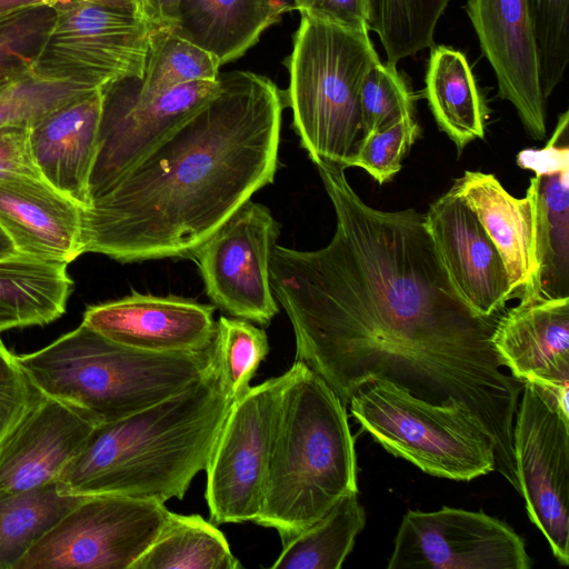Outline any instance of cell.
Instances as JSON below:
<instances>
[{
    "instance_id": "44dd1931",
    "label": "cell",
    "mask_w": 569,
    "mask_h": 569,
    "mask_svg": "<svg viewBox=\"0 0 569 569\" xmlns=\"http://www.w3.org/2000/svg\"><path fill=\"white\" fill-rule=\"evenodd\" d=\"M82 209L43 179L0 181V226L19 253L72 262L83 253Z\"/></svg>"
},
{
    "instance_id": "d6a6232c",
    "label": "cell",
    "mask_w": 569,
    "mask_h": 569,
    "mask_svg": "<svg viewBox=\"0 0 569 569\" xmlns=\"http://www.w3.org/2000/svg\"><path fill=\"white\" fill-rule=\"evenodd\" d=\"M213 349L223 389L233 401L248 390L270 347L262 328L246 319L221 316L216 321Z\"/></svg>"
},
{
    "instance_id": "1f68e13d",
    "label": "cell",
    "mask_w": 569,
    "mask_h": 569,
    "mask_svg": "<svg viewBox=\"0 0 569 569\" xmlns=\"http://www.w3.org/2000/svg\"><path fill=\"white\" fill-rule=\"evenodd\" d=\"M93 90L83 84L50 79L31 66L0 81V128H30L39 120Z\"/></svg>"
},
{
    "instance_id": "4316f807",
    "label": "cell",
    "mask_w": 569,
    "mask_h": 569,
    "mask_svg": "<svg viewBox=\"0 0 569 569\" xmlns=\"http://www.w3.org/2000/svg\"><path fill=\"white\" fill-rule=\"evenodd\" d=\"M227 538L200 515L169 511L158 536L131 569H238Z\"/></svg>"
},
{
    "instance_id": "9c48e42d",
    "label": "cell",
    "mask_w": 569,
    "mask_h": 569,
    "mask_svg": "<svg viewBox=\"0 0 569 569\" xmlns=\"http://www.w3.org/2000/svg\"><path fill=\"white\" fill-rule=\"evenodd\" d=\"M164 502L119 493L84 496L16 569H131L158 536Z\"/></svg>"
},
{
    "instance_id": "603a6c76",
    "label": "cell",
    "mask_w": 569,
    "mask_h": 569,
    "mask_svg": "<svg viewBox=\"0 0 569 569\" xmlns=\"http://www.w3.org/2000/svg\"><path fill=\"white\" fill-rule=\"evenodd\" d=\"M451 189L475 213L498 249L512 293L533 280L535 220L530 196L512 197L491 173L465 171Z\"/></svg>"
},
{
    "instance_id": "f35d334b",
    "label": "cell",
    "mask_w": 569,
    "mask_h": 569,
    "mask_svg": "<svg viewBox=\"0 0 569 569\" xmlns=\"http://www.w3.org/2000/svg\"><path fill=\"white\" fill-rule=\"evenodd\" d=\"M293 8L312 19L351 29L368 28L367 0H293Z\"/></svg>"
},
{
    "instance_id": "277c9868",
    "label": "cell",
    "mask_w": 569,
    "mask_h": 569,
    "mask_svg": "<svg viewBox=\"0 0 569 569\" xmlns=\"http://www.w3.org/2000/svg\"><path fill=\"white\" fill-rule=\"evenodd\" d=\"M346 408L320 376L293 362L282 389L263 503L254 520L274 529L281 542L316 522L343 496L358 492Z\"/></svg>"
},
{
    "instance_id": "f1b7e54d",
    "label": "cell",
    "mask_w": 569,
    "mask_h": 569,
    "mask_svg": "<svg viewBox=\"0 0 569 569\" xmlns=\"http://www.w3.org/2000/svg\"><path fill=\"white\" fill-rule=\"evenodd\" d=\"M83 497L61 492L56 481L0 497V569H16L24 555Z\"/></svg>"
},
{
    "instance_id": "9a60e30c",
    "label": "cell",
    "mask_w": 569,
    "mask_h": 569,
    "mask_svg": "<svg viewBox=\"0 0 569 569\" xmlns=\"http://www.w3.org/2000/svg\"><path fill=\"white\" fill-rule=\"evenodd\" d=\"M465 9L496 74L499 98L513 106L532 139H545L547 99L530 0H467Z\"/></svg>"
},
{
    "instance_id": "ffe728a7",
    "label": "cell",
    "mask_w": 569,
    "mask_h": 569,
    "mask_svg": "<svg viewBox=\"0 0 569 569\" xmlns=\"http://www.w3.org/2000/svg\"><path fill=\"white\" fill-rule=\"evenodd\" d=\"M97 426L81 409L43 396L0 441V497L56 481Z\"/></svg>"
},
{
    "instance_id": "5bb4252c",
    "label": "cell",
    "mask_w": 569,
    "mask_h": 569,
    "mask_svg": "<svg viewBox=\"0 0 569 569\" xmlns=\"http://www.w3.org/2000/svg\"><path fill=\"white\" fill-rule=\"evenodd\" d=\"M525 540L482 511L442 507L405 513L388 569H529Z\"/></svg>"
},
{
    "instance_id": "7a4b0ae2",
    "label": "cell",
    "mask_w": 569,
    "mask_h": 569,
    "mask_svg": "<svg viewBox=\"0 0 569 569\" xmlns=\"http://www.w3.org/2000/svg\"><path fill=\"white\" fill-rule=\"evenodd\" d=\"M219 80L212 99L82 209L83 253L122 263L191 258L273 182L284 91L250 71Z\"/></svg>"
},
{
    "instance_id": "7c38bea8",
    "label": "cell",
    "mask_w": 569,
    "mask_h": 569,
    "mask_svg": "<svg viewBox=\"0 0 569 569\" xmlns=\"http://www.w3.org/2000/svg\"><path fill=\"white\" fill-rule=\"evenodd\" d=\"M281 226L251 199L191 254L214 307L268 327L279 312L270 286V260Z\"/></svg>"
},
{
    "instance_id": "cb8c5ba5",
    "label": "cell",
    "mask_w": 569,
    "mask_h": 569,
    "mask_svg": "<svg viewBox=\"0 0 569 569\" xmlns=\"http://www.w3.org/2000/svg\"><path fill=\"white\" fill-rule=\"evenodd\" d=\"M286 9L282 0H181L172 29L221 67L242 57Z\"/></svg>"
},
{
    "instance_id": "836d02e7",
    "label": "cell",
    "mask_w": 569,
    "mask_h": 569,
    "mask_svg": "<svg viewBox=\"0 0 569 569\" xmlns=\"http://www.w3.org/2000/svg\"><path fill=\"white\" fill-rule=\"evenodd\" d=\"M362 136L386 128L407 114H413L415 96L397 67L378 61L360 89Z\"/></svg>"
},
{
    "instance_id": "5b68a950",
    "label": "cell",
    "mask_w": 569,
    "mask_h": 569,
    "mask_svg": "<svg viewBox=\"0 0 569 569\" xmlns=\"http://www.w3.org/2000/svg\"><path fill=\"white\" fill-rule=\"evenodd\" d=\"M203 351L150 352L118 343L81 322L17 361L47 397L70 403L98 425L141 411L184 389L212 365Z\"/></svg>"
},
{
    "instance_id": "d6986e66",
    "label": "cell",
    "mask_w": 569,
    "mask_h": 569,
    "mask_svg": "<svg viewBox=\"0 0 569 569\" xmlns=\"http://www.w3.org/2000/svg\"><path fill=\"white\" fill-rule=\"evenodd\" d=\"M426 227L456 289L479 315H500L513 295L502 258L468 206L450 188L425 214Z\"/></svg>"
},
{
    "instance_id": "ba28073f",
    "label": "cell",
    "mask_w": 569,
    "mask_h": 569,
    "mask_svg": "<svg viewBox=\"0 0 569 569\" xmlns=\"http://www.w3.org/2000/svg\"><path fill=\"white\" fill-rule=\"evenodd\" d=\"M51 7V23L30 64L36 73L92 89L142 78L150 23L90 0H63Z\"/></svg>"
},
{
    "instance_id": "d590c367",
    "label": "cell",
    "mask_w": 569,
    "mask_h": 569,
    "mask_svg": "<svg viewBox=\"0 0 569 569\" xmlns=\"http://www.w3.org/2000/svg\"><path fill=\"white\" fill-rule=\"evenodd\" d=\"M419 132L413 114H407L386 128L363 134L347 160L346 168H361L382 184L401 170V161Z\"/></svg>"
},
{
    "instance_id": "8fae6325",
    "label": "cell",
    "mask_w": 569,
    "mask_h": 569,
    "mask_svg": "<svg viewBox=\"0 0 569 569\" xmlns=\"http://www.w3.org/2000/svg\"><path fill=\"white\" fill-rule=\"evenodd\" d=\"M220 89L216 80L193 81L157 94L141 93L137 78L103 88L90 203L110 189L159 142Z\"/></svg>"
},
{
    "instance_id": "3957f363",
    "label": "cell",
    "mask_w": 569,
    "mask_h": 569,
    "mask_svg": "<svg viewBox=\"0 0 569 569\" xmlns=\"http://www.w3.org/2000/svg\"><path fill=\"white\" fill-rule=\"evenodd\" d=\"M231 402L214 353L210 368L181 391L98 425L58 475V488L74 496L181 500L196 475L204 471Z\"/></svg>"
},
{
    "instance_id": "ab89813d",
    "label": "cell",
    "mask_w": 569,
    "mask_h": 569,
    "mask_svg": "<svg viewBox=\"0 0 569 569\" xmlns=\"http://www.w3.org/2000/svg\"><path fill=\"white\" fill-rule=\"evenodd\" d=\"M63 0H0V20L42 6H53ZM110 8L138 16L147 21L140 0H90ZM148 22V21H147ZM149 23V22H148Z\"/></svg>"
},
{
    "instance_id": "60d3db41",
    "label": "cell",
    "mask_w": 569,
    "mask_h": 569,
    "mask_svg": "<svg viewBox=\"0 0 569 569\" xmlns=\"http://www.w3.org/2000/svg\"><path fill=\"white\" fill-rule=\"evenodd\" d=\"M181 0H140L147 21L153 27L172 28Z\"/></svg>"
},
{
    "instance_id": "e575fe53",
    "label": "cell",
    "mask_w": 569,
    "mask_h": 569,
    "mask_svg": "<svg viewBox=\"0 0 569 569\" xmlns=\"http://www.w3.org/2000/svg\"><path fill=\"white\" fill-rule=\"evenodd\" d=\"M546 99L562 81L569 62V0H530Z\"/></svg>"
},
{
    "instance_id": "484cf974",
    "label": "cell",
    "mask_w": 569,
    "mask_h": 569,
    "mask_svg": "<svg viewBox=\"0 0 569 569\" xmlns=\"http://www.w3.org/2000/svg\"><path fill=\"white\" fill-rule=\"evenodd\" d=\"M431 48L425 94L439 128L461 151L485 138L488 109L466 56L446 46Z\"/></svg>"
},
{
    "instance_id": "52a82bcc",
    "label": "cell",
    "mask_w": 569,
    "mask_h": 569,
    "mask_svg": "<svg viewBox=\"0 0 569 569\" xmlns=\"http://www.w3.org/2000/svg\"><path fill=\"white\" fill-rule=\"evenodd\" d=\"M348 406L388 452L428 475L469 481L495 471L493 441L460 401L435 405L377 380L361 387Z\"/></svg>"
},
{
    "instance_id": "7402d4cb",
    "label": "cell",
    "mask_w": 569,
    "mask_h": 569,
    "mask_svg": "<svg viewBox=\"0 0 569 569\" xmlns=\"http://www.w3.org/2000/svg\"><path fill=\"white\" fill-rule=\"evenodd\" d=\"M102 91L93 90L29 128L34 163L44 181L83 208L97 152Z\"/></svg>"
},
{
    "instance_id": "74e56055",
    "label": "cell",
    "mask_w": 569,
    "mask_h": 569,
    "mask_svg": "<svg viewBox=\"0 0 569 569\" xmlns=\"http://www.w3.org/2000/svg\"><path fill=\"white\" fill-rule=\"evenodd\" d=\"M42 179L31 154L29 129L0 128V181L12 177Z\"/></svg>"
},
{
    "instance_id": "f546056e",
    "label": "cell",
    "mask_w": 569,
    "mask_h": 569,
    "mask_svg": "<svg viewBox=\"0 0 569 569\" xmlns=\"http://www.w3.org/2000/svg\"><path fill=\"white\" fill-rule=\"evenodd\" d=\"M449 0H367L368 29L393 66L433 46L437 23Z\"/></svg>"
},
{
    "instance_id": "8992f818",
    "label": "cell",
    "mask_w": 569,
    "mask_h": 569,
    "mask_svg": "<svg viewBox=\"0 0 569 569\" xmlns=\"http://www.w3.org/2000/svg\"><path fill=\"white\" fill-rule=\"evenodd\" d=\"M380 61L369 29H351L301 16L288 59L286 104L300 146L317 166L345 169L360 139V89Z\"/></svg>"
},
{
    "instance_id": "8d00e7d4",
    "label": "cell",
    "mask_w": 569,
    "mask_h": 569,
    "mask_svg": "<svg viewBox=\"0 0 569 569\" xmlns=\"http://www.w3.org/2000/svg\"><path fill=\"white\" fill-rule=\"evenodd\" d=\"M42 397L0 339V441Z\"/></svg>"
},
{
    "instance_id": "ac0fdd59",
    "label": "cell",
    "mask_w": 569,
    "mask_h": 569,
    "mask_svg": "<svg viewBox=\"0 0 569 569\" xmlns=\"http://www.w3.org/2000/svg\"><path fill=\"white\" fill-rule=\"evenodd\" d=\"M492 343L512 377L551 393L569 418V297L520 299L499 316Z\"/></svg>"
},
{
    "instance_id": "4fadbf2b",
    "label": "cell",
    "mask_w": 569,
    "mask_h": 569,
    "mask_svg": "<svg viewBox=\"0 0 569 569\" xmlns=\"http://www.w3.org/2000/svg\"><path fill=\"white\" fill-rule=\"evenodd\" d=\"M520 493L556 559L569 565V418L555 397L525 382L512 430Z\"/></svg>"
},
{
    "instance_id": "d4e9b609",
    "label": "cell",
    "mask_w": 569,
    "mask_h": 569,
    "mask_svg": "<svg viewBox=\"0 0 569 569\" xmlns=\"http://www.w3.org/2000/svg\"><path fill=\"white\" fill-rule=\"evenodd\" d=\"M67 266L19 252L0 259V333L44 326L66 312L72 291Z\"/></svg>"
},
{
    "instance_id": "e0dca14e",
    "label": "cell",
    "mask_w": 569,
    "mask_h": 569,
    "mask_svg": "<svg viewBox=\"0 0 569 569\" xmlns=\"http://www.w3.org/2000/svg\"><path fill=\"white\" fill-rule=\"evenodd\" d=\"M216 307L174 295L132 291L89 306L82 322L104 337L134 349L168 353L209 349L216 335Z\"/></svg>"
},
{
    "instance_id": "b9f144b4",
    "label": "cell",
    "mask_w": 569,
    "mask_h": 569,
    "mask_svg": "<svg viewBox=\"0 0 569 569\" xmlns=\"http://www.w3.org/2000/svg\"><path fill=\"white\" fill-rule=\"evenodd\" d=\"M14 253H17V250L12 240L0 226V259L10 257Z\"/></svg>"
},
{
    "instance_id": "4dcf8cb0",
    "label": "cell",
    "mask_w": 569,
    "mask_h": 569,
    "mask_svg": "<svg viewBox=\"0 0 569 569\" xmlns=\"http://www.w3.org/2000/svg\"><path fill=\"white\" fill-rule=\"evenodd\" d=\"M220 64L207 51L180 37L169 27L153 28L142 78L141 93L157 94L184 83L216 80Z\"/></svg>"
},
{
    "instance_id": "30bf717a",
    "label": "cell",
    "mask_w": 569,
    "mask_h": 569,
    "mask_svg": "<svg viewBox=\"0 0 569 569\" xmlns=\"http://www.w3.org/2000/svg\"><path fill=\"white\" fill-rule=\"evenodd\" d=\"M287 378L288 370L249 387L230 403L204 469L212 522L240 523L259 517Z\"/></svg>"
},
{
    "instance_id": "6da1fadb",
    "label": "cell",
    "mask_w": 569,
    "mask_h": 569,
    "mask_svg": "<svg viewBox=\"0 0 569 569\" xmlns=\"http://www.w3.org/2000/svg\"><path fill=\"white\" fill-rule=\"evenodd\" d=\"M336 213L330 242L276 244L270 286L293 329L296 360L347 407L372 381L435 405L462 402L493 441L496 468L518 488L512 430L525 382L492 343L498 316L477 313L452 283L415 209L382 211L345 168L316 166Z\"/></svg>"
},
{
    "instance_id": "83f0119b",
    "label": "cell",
    "mask_w": 569,
    "mask_h": 569,
    "mask_svg": "<svg viewBox=\"0 0 569 569\" xmlns=\"http://www.w3.org/2000/svg\"><path fill=\"white\" fill-rule=\"evenodd\" d=\"M366 525L357 493L339 499L320 519L282 542L273 569H339Z\"/></svg>"
},
{
    "instance_id": "2e32d148",
    "label": "cell",
    "mask_w": 569,
    "mask_h": 569,
    "mask_svg": "<svg viewBox=\"0 0 569 569\" xmlns=\"http://www.w3.org/2000/svg\"><path fill=\"white\" fill-rule=\"evenodd\" d=\"M569 112L559 116L543 149L523 150L518 164L536 174L527 193L533 206L536 273L520 299L569 297Z\"/></svg>"
}]
</instances>
